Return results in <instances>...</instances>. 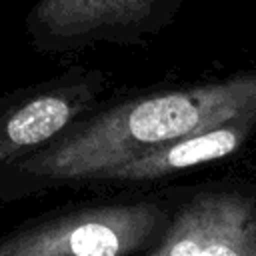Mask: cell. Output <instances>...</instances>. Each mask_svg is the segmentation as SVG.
<instances>
[{
  "mask_svg": "<svg viewBox=\"0 0 256 256\" xmlns=\"http://www.w3.org/2000/svg\"><path fill=\"white\" fill-rule=\"evenodd\" d=\"M256 134V112L210 124L156 146L100 176V182H156L236 154Z\"/></svg>",
  "mask_w": 256,
  "mask_h": 256,
  "instance_id": "cell-6",
  "label": "cell"
},
{
  "mask_svg": "<svg viewBox=\"0 0 256 256\" xmlns=\"http://www.w3.org/2000/svg\"><path fill=\"white\" fill-rule=\"evenodd\" d=\"M170 218L156 200L86 206L0 236V256H146Z\"/></svg>",
  "mask_w": 256,
  "mask_h": 256,
  "instance_id": "cell-2",
  "label": "cell"
},
{
  "mask_svg": "<svg viewBox=\"0 0 256 256\" xmlns=\"http://www.w3.org/2000/svg\"><path fill=\"white\" fill-rule=\"evenodd\" d=\"M146 256H256V192L230 184L190 194Z\"/></svg>",
  "mask_w": 256,
  "mask_h": 256,
  "instance_id": "cell-5",
  "label": "cell"
},
{
  "mask_svg": "<svg viewBox=\"0 0 256 256\" xmlns=\"http://www.w3.org/2000/svg\"><path fill=\"white\" fill-rule=\"evenodd\" d=\"M186 0H36L24 18L42 54L80 52L98 44L142 46L166 30Z\"/></svg>",
  "mask_w": 256,
  "mask_h": 256,
  "instance_id": "cell-3",
  "label": "cell"
},
{
  "mask_svg": "<svg viewBox=\"0 0 256 256\" xmlns=\"http://www.w3.org/2000/svg\"><path fill=\"white\" fill-rule=\"evenodd\" d=\"M106 88L98 68L72 66L0 96V174L90 114Z\"/></svg>",
  "mask_w": 256,
  "mask_h": 256,
  "instance_id": "cell-4",
  "label": "cell"
},
{
  "mask_svg": "<svg viewBox=\"0 0 256 256\" xmlns=\"http://www.w3.org/2000/svg\"><path fill=\"white\" fill-rule=\"evenodd\" d=\"M256 112V68L142 92L94 108L40 152L0 174V198L62 182H94L156 146Z\"/></svg>",
  "mask_w": 256,
  "mask_h": 256,
  "instance_id": "cell-1",
  "label": "cell"
}]
</instances>
